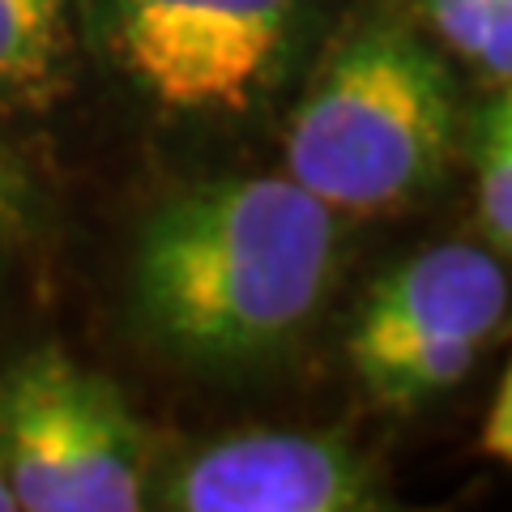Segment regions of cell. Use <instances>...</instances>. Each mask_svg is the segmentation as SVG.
Instances as JSON below:
<instances>
[{
  "label": "cell",
  "mask_w": 512,
  "mask_h": 512,
  "mask_svg": "<svg viewBox=\"0 0 512 512\" xmlns=\"http://www.w3.org/2000/svg\"><path fill=\"white\" fill-rule=\"evenodd\" d=\"M333 269V210L291 175L205 184L150 218L137 308L167 346L248 359L316 312Z\"/></svg>",
  "instance_id": "cell-1"
},
{
  "label": "cell",
  "mask_w": 512,
  "mask_h": 512,
  "mask_svg": "<svg viewBox=\"0 0 512 512\" xmlns=\"http://www.w3.org/2000/svg\"><path fill=\"white\" fill-rule=\"evenodd\" d=\"M453 133V90L402 30H372L329 64L286 137V167L316 201L376 214L436 180Z\"/></svg>",
  "instance_id": "cell-2"
},
{
  "label": "cell",
  "mask_w": 512,
  "mask_h": 512,
  "mask_svg": "<svg viewBox=\"0 0 512 512\" xmlns=\"http://www.w3.org/2000/svg\"><path fill=\"white\" fill-rule=\"evenodd\" d=\"M478 214L495 244L512 252V86L491 107L478 141Z\"/></svg>",
  "instance_id": "cell-9"
},
{
  "label": "cell",
  "mask_w": 512,
  "mask_h": 512,
  "mask_svg": "<svg viewBox=\"0 0 512 512\" xmlns=\"http://www.w3.org/2000/svg\"><path fill=\"white\" fill-rule=\"evenodd\" d=\"M69 60V0H0V94L43 103Z\"/></svg>",
  "instance_id": "cell-7"
},
{
  "label": "cell",
  "mask_w": 512,
  "mask_h": 512,
  "mask_svg": "<svg viewBox=\"0 0 512 512\" xmlns=\"http://www.w3.org/2000/svg\"><path fill=\"white\" fill-rule=\"evenodd\" d=\"M508 312V278L487 248L436 244L367 295L350 363L376 402L410 410L466 380Z\"/></svg>",
  "instance_id": "cell-4"
},
{
  "label": "cell",
  "mask_w": 512,
  "mask_h": 512,
  "mask_svg": "<svg viewBox=\"0 0 512 512\" xmlns=\"http://www.w3.org/2000/svg\"><path fill=\"white\" fill-rule=\"evenodd\" d=\"M0 466L26 512H133L146 444L107 380L35 350L0 380Z\"/></svg>",
  "instance_id": "cell-3"
},
{
  "label": "cell",
  "mask_w": 512,
  "mask_h": 512,
  "mask_svg": "<svg viewBox=\"0 0 512 512\" xmlns=\"http://www.w3.org/2000/svg\"><path fill=\"white\" fill-rule=\"evenodd\" d=\"M13 491H9V478H5V466H0V512H13Z\"/></svg>",
  "instance_id": "cell-12"
},
{
  "label": "cell",
  "mask_w": 512,
  "mask_h": 512,
  "mask_svg": "<svg viewBox=\"0 0 512 512\" xmlns=\"http://www.w3.org/2000/svg\"><path fill=\"white\" fill-rule=\"evenodd\" d=\"M299 0H111L124 69L158 103L239 111L274 69Z\"/></svg>",
  "instance_id": "cell-5"
},
{
  "label": "cell",
  "mask_w": 512,
  "mask_h": 512,
  "mask_svg": "<svg viewBox=\"0 0 512 512\" xmlns=\"http://www.w3.org/2000/svg\"><path fill=\"white\" fill-rule=\"evenodd\" d=\"M184 512H359L380 508L376 478L325 436H239L201 448L167 483Z\"/></svg>",
  "instance_id": "cell-6"
},
{
  "label": "cell",
  "mask_w": 512,
  "mask_h": 512,
  "mask_svg": "<svg viewBox=\"0 0 512 512\" xmlns=\"http://www.w3.org/2000/svg\"><path fill=\"white\" fill-rule=\"evenodd\" d=\"M483 448L491 457H500L504 466H512V363L500 380V393L491 402V414L483 423Z\"/></svg>",
  "instance_id": "cell-11"
},
{
  "label": "cell",
  "mask_w": 512,
  "mask_h": 512,
  "mask_svg": "<svg viewBox=\"0 0 512 512\" xmlns=\"http://www.w3.org/2000/svg\"><path fill=\"white\" fill-rule=\"evenodd\" d=\"M427 13L457 56L512 86V0H427Z\"/></svg>",
  "instance_id": "cell-8"
},
{
  "label": "cell",
  "mask_w": 512,
  "mask_h": 512,
  "mask_svg": "<svg viewBox=\"0 0 512 512\" xmlns=\"http://www.w3.org/2000/svg\"><path fill=\"white\" fill-rule=\"evenodd\" d=\"M30 222V180L18 167V158L0 141V239L22 235Z\"/></svg>",
  "instance_id": "cell-10"
}]
</instances>
